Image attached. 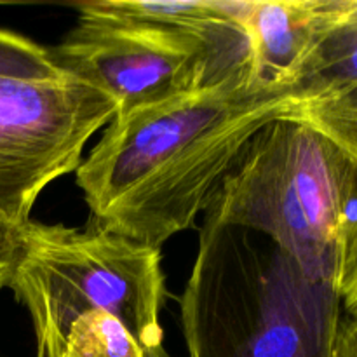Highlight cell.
<instances>
[{
    "label": "cell",
    "instance_id": "cell-14",
    "mask_svg": "<svg viewBox=\"0 0 357 357\" xmlns=\"http://www.w3.org/2000/svg\"><path fill=\"white\" fill-rule=\"evenodd\" d=\"M333 357H357V314L349 317V321H342Z\"/></svg>",
    "mask_w": 357,
    "mask_h": 357
},
{
    "label": "cell",
    "instance_id": "cell-6",
    "mask_svg": "<svg viewBox=\"0 0 357 357\" xmlns=\"http://www.w3.org/2000/svg\"><path fill=\"white\" fill-rule=\"evenodd\" d=\"M115 114L112 98L72 77H0V220L26 225L38 195L77 171L87 142Z\"/></svg>",
    "mask_w": 357,
    "mask_h": 357
},
{
    "label": "cell",
    "instance_id": "cell-2",
    "mask_svg": "<svg viewBox=\"0 0 357 357\" xmlns=\"http://www.w3.org/2000/svg\"><path fill=\"white\" fill-rule=\"evenodd\" d=\"M342 307L271 237L204 220L180 296L188 357H333Z\"/></svg>",
    "mask_w": 357,
    "mask_h": 357
},
{
    "label": "cell",
    "instance_id": "cell-1",
    "mask_svg": "<svg viewBox=\"0 0 357 357\" xmlns=\"http://www.w3.org/2000/svg\"><path fill=\"white\" fill-rule=\"evenodd\" d=\"M296 110L289 89L267 86L248 70L117 114L75 171L89 223L160 250L206 211L250 139Z\"/></svg>",
    "mask_w": 357,
    "mask_h": 357
},
{
    "label": "cell",
    "instance_id": "cell-9",
    "mask_svg": "<svg viewBox=\"0 0 357 357\" xmlns=\"http://www.w3.org/2000/svg\"><path fill=\"white\" fill-rule=\"evenodd\" d=\"M61 357H152L119 317L89 310L70 323Z\"/></svg>",
    "mask_w": 357,
    "mask_h": 357
},
{
    "label": "cell",
    "instance_id": "cell-12",
    "mask_svg": "<svg viewBox=\"0 0 357 357\" xmlns=\"http://www.w3.org/2000/svg\"><path fill=\"white\" fill-rule=\"evenodd\" d=\"M337 289L349 316L357 314V223L345 239L340 255Z\"/></svg>",
    "mask_w": 357,
    "mask_h": 357
},
{
    "label": "cell",
    "instance_id": "cell-3",
    "mask_svg": "<svg viewBox=\"0 0 357 357\" xmlns=\"http://www.w3.org/2000/svg\"><path fill=\"white\" fill-rule=\"evenodd\" d=\"M204 215L271 237L312 278L337 286L357 223V162L309 122L275 119L244 146Z\"/></svg>",
    "mask_w": 357,
    "mask_h": 357
},
{
    "label": "cell",
    "instance_id": "cell-7",
    "mask_svg": "<svg viewBox=\"0 0 357 357\" xmlns=\"http://www.w3.org/2000/svg\"><path fill=\"white\" fill-rule=\"evenodd\" d=\"M230 6L248 35L253 75L267 86L289 89L335 0H230Z\"/></svg>",
    "mask_w": 357,
    "mask_h": 357
},
{
    "label": "cell",
    "instance_id": "cell-8",
    "mask_svg": "<svg viewBox=\"0 0 357 357\" xmlns=\"http://www.w3.org/2000/svg\"><path fill=\"white\" fill-rule=\"evenodd\" d=\"M356 86L357 0H335L330 17L289 82V93L300 107Z\"/></svg>",
    "mask_w": 357,
    "mask_h": 357
},
{
    "label": "cell",
    "instance_id": "cell-11",
    "mask_svg": "<svg viewBox=\"0 0 357 357\" xmlns=\"http://www.w3.org/2000/svg\"><path fill=\"white\" fill-rule=\"evenodd\" d=\"M0 77L35 82L68 79L52 61L49 49L7 30H0Z\"/></svg>",
    "mask_w": 357,
    "mask_h": 357
},
{
    "label": "cell",
    "instance_id": "cell-5",
    "mask_svg": "<svg viewBox=\"0 0 357 357\" xmlns=\"http://www.w3.org/2000/svg\"><path fill=\"white\" fill-rule=\"evenodd\" d=\"M79 23L49 49L65 75L117 103L152 107L251 70V59L167 26L103 16L79 6ZM115 114V115H117Z\"/></svg>",
    "mask_w": 357,
    "mask_h": 357
},
{
    "label": "cell",
    "instance_id": "cell-10",
    "mask_svg": "<svg viewBox=\"0 0 357 357\" xmlns=\"http://www.w3.org/2000/svg\"><path fill=\"white\" fill-rule=\"evenodd\" d=\"M295 117L319 129L357 162V86L326 100L300 105Z\"/></svg>",
    "mask_w": 357,
    "mask_h": 357
},
{
    "label": "cell",
    "instance_id": "cell-4",
    "mask_svg": "<svg viewBox=\"0 0 357 357\" xmlns=\"http://www.w3.org/2000/svg\"><path fill=\"white\" fill-rule=\"evenodd\" d=\"M160 264V250L94 223L80 230L28 222L9 288L30 314L37 357H61L70 323L89 310L114 314L150 356L166 357Z\"/></svg>",
    "mask_w": 357,
    "mask_h": 357
},
{
    "label": "cell",
    "instance_id": "cell-13",
    "mask_svg": "<svg viewBox=\"0 0 357 357\" xmlns=\"http://www.w3.org/2000/svg\"><path fill=\"white\" fill-rule=\"evenodd\" d=\"M24 227V225H23ZM23 227L0 220V289L9 288L23 250Z\"/></svg>",
    "mask_w": 357,
    "mask_h": 357
}]
</instances>
